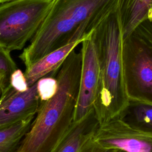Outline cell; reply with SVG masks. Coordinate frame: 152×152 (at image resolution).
<instances>
[{
  "label": "cell",
  "instance_id": "1",
  "mask_svg": "<svg viewBox=\"0 0 152 152\" xmlns=\"http://www.w3.org/2000/svg\"><path fill=\"white\" fill-rule=\"evenodd\" d=\"M119 3V0H53L19 58L27 68L58 48L88 38Z\"/></svg>",
  "mask_w": 152,
  "mask_h": 152
},
{
  "label": "cell",
  "instance_id": "2",
  "mask_svg": "<svg viewBox=\"0 0 152 152\" xmlns=\"http://www.w3.org/2000/svg\"><path fill=\"white\" fill-rule=\"evenodd\" d=\"M81 66V53L72 50L56 74L58 88L41 103L17 152H50L73 122Z\"/></svg>",
  "mask_w": 152,
  "mask_h": 152
},
{
  "label": "cell",
  "instance_id": "3",
  "mask_svg": "<svg viewBox=\"0 0 152 152\" xmlns=\"http://www.w3.org/2000/svg\"><path fill=\"white\" fill-rule=\"evenodd\" d=\"M101 67L94 110L99 124L119 117L129 103L122 59L119 5L91 33Z\"/></svg>",
  "mask_w": 152,
  "mask_h": 152
},
{
  "label": "cell",
  "instance_id": "4",
  "mask_svg": "<svg viewBox=\"0 0 152 152\" xmlns=\"http://www.w3.org/2000/svg\"><path fill=\"white\" fill-rule=\"evenodd\" d=\"M53 0H12L0 5V46L21 50L36 33Z\"/></svg>",
  "mask_w": 152,
  "mask_h": 152
},
{
  "label": "cell",
  "instance_id": "5",
  "mask_svg": "<svg viewBox=\"0 0 152 152\" xmlns=\"http://www.w3.org/2000/svg\"><path fill=\"white\" fill-rule=\"evenodd\" d=\"M122 53L129 100L152 104V49L132 34L123 40Z\"/></svg>",
  "mask_w": 152,
  "mask_h": 152
},
{
  "label": "cell",
  "instance_id": "6",
  "mask_svg": "<svg viewBox=\"0 0 152 152\" xmlns=\"http://www.w3.org/2000/svg\"><path fill=\"white\" fill-rule=\"evenodd\" d=\"M93 141L106 149L152 152V132L137 127L120 117L99 124Z\"/></svg>",
  "mask_w": 152,
  "mask_h": 152
},
{
  "label": "cell",
  "instance_id": "7",
  "mask_svg": "<svg viewBox=\"0 0 152 152\" xmlns=\"http://www.w3.org/2000/svg\"><path fill=\"white\" fill-rule=\"evenodd\" d=\"M81 44V66L73 122L79 121L94 109L101 75L100 62L91 34Z\"/></svg>",
  "mask_w": 152,
  "mask_h": 152
},
{
  "label": "cell",
  "instance_id": "8",
  "mask_svg": "<svg viewBox=\"0 0 152 152\" xmlns=\"http://www.w3.org/2000/svg\"><path fill=\"white\" fill-rule=\"evenodd\" d=\"M40 104L37 83L24 91L10 85L0 97V128L35 116Z\"/></svg>",
  "mask_w": 152,
  "mask_h": 152
},
{
  "label": "cell",
  "instance_id": "9",
  "mask_svg": "<svg viewBox=\"0 0 152 152\" xmlns=\"http://www.w3.org/2000/svg\"><path fill=\"white\" fill-rule=\"evenodd\" d=\"M99 125L93 109L82 119L73 122L50 152H80L93 139Z\"/></svg>",
  "mask_w": 152,
  "mask_h": 152
},
{
  "label": "cell",
  "instance_id": "10",
  "mask_svg": "<svg viewBox=\"0 0 152 152\" xmlns=\"http://www.w3.org/2000/svg\"><path fill=\"white\" fill-rule=\"evenodd\" d=\"M83 40L72 42L58 48L26 68L24 74L28 87L33 85L41 78L56 72L69 53Z\"/></svg>",
  "mask_w": 152,
  "mask_h": 152
},
{
  "label": "cell",
  "instance_id": "11",
  "mask_svg": "<svg viewBox=\"0 0 152 152\" xmlns=\"http://www.w3.org/2000/svg\"><path fill=\"white\" fill-rule=\"evenodd\" d=\"M119 11L122 39L131 36L135 28L152 15V0H119Z\"/></svg>",
  "mask_w": 152,
  "mask_h": 152
},
{
  "label": "cell",
  "instance_id": "12",
  "mask_svg": "<svg viewBox=\"0 0 152 152\" xmlns=\"http://www.w3.org/2000/svg\"><path fill=\"white\" fill-rule=\"evenodd\" d=\"M35 116L0 128V152H17Z\"/></svg>",
  "mask_w": 152,
  "mask_h": 152
},
{
  "label": "cell",
  "instance_id": "13",
  "mask_svg": "<svg viewBox=\"0 0 152 152\" xmlns=\"http://www.w3.org/2000/svg\"><path fill=\"white\" fill-rule=\"evenodd\" d=\"M128 123L152 132V104L130 100L124 112L119 116Z\"/></svg>",
  "mask_w": 152,
  "mask_h": 152
},
{
  "label": "cell",
  "instance_id": "14",
  "mask_svg": "<svg viewBox=\"0 0 152 152\" xmlns=\"http://www.w3.org/2000/svg\"><path fill=\"white\" fill-rule=\"evenodd\" d=\"M10 52L0 46V77L4 79L7 88L10 85L11 75L17 69Z\"/></svg>",
  "mask_w": 152,
  "mask_h": 152
},
{
  "label": "cell",
  "instance_id": "15",
  "mask_svg": "<svg viewBox=\"0 0 152 152\" xmlns=\"http://www.w3.org/2000/svg\"><path fill=\"white\" fill-rule=\"evenodd\" d=\"M56 72L43 77L36 82L41 103L49 99L55 94L58 88Z\"/></svg>",
  "mask_w": 152,
  "mask_h": 152
},
{
  "label": "cell",
  "instance_id": "16",
  "mask_svg": "<svg viewBox=\"0 0 152 152\" xmlns=\"http://www.w3.org/2000/svg\"><path fill=\"white\" fill-rule=\"evenodd\" d=\"M10 86L18 91H24L28 88L24 74L20 69L17 68L11 75Z\"/></svg>",
  "mask_w": 152,
  "mask_h": 152
},
{
  "label": "cell",
  "instance_id": "17",
  "mask_svg": "<svg viewBox=\"0 0 152 152\" xmlns=\"http://www.w3.org/2000/svg\"><path fill=\"white\" fill-rule=\"evenodd\" d=\"M113 150L106 149L101 147L97 144H96L93 139L89 141L85 147L82 149L80 152H113Z\"/></svg>",
  "mask_w": 152,
  "mask_h": 152
},
{
  "label": "cell",
  "instance_id": "18",
  "mask_svg": "<svg viewBox=\"0 0 152 152\" xmlns=\"http://www.w3.org/2000/svg\"><path fill=\"white\" fill-rule=\"evenodd\" d=\"M7 89V87L6 85L5 84L4 80L2 78L0 77V97L1 96L2 93L5 91Z\"/></svg>",
  "mask_w": 152,
  "mask_h": 152
},
{
  "label": "cell",
  "instance_id": "19",
  "mask_svg": "<svg viewBox=\"0 0 152 152\" xmlns=\"http://www.w3.org/2000/svg\"><path fill=\"white\" fill-rule=\"evenodd\" d=\"M12 1V0H0V4L4 3V2H8V1Z\"/></svg>",
  "mask_w": 152,
  "mask_h": 152
},
{
  "label": "cell",
  "instance_id": "20",
  "mask_svg": "<svg viewBox=\"0 0 152 152\" xmlns=\"http://www.w3.org/2000/svg\"><path fill=\"white\" fill-rule=\"evenodd\" d=\"M113 152H125V151H122L121 150H113Z\"/></svg>",
  "mask_w": 152,
  "mask_h": 152
}]
</instances>
